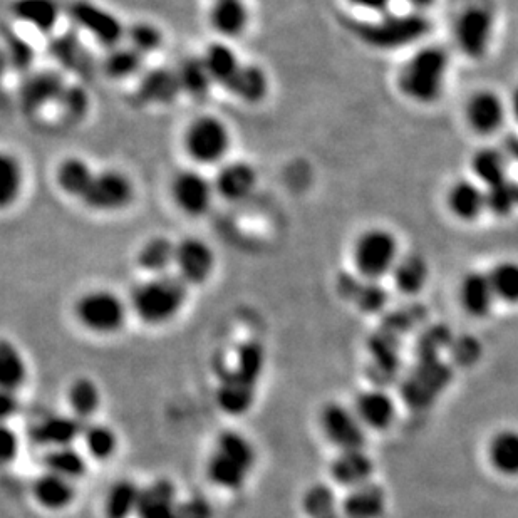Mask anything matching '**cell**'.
<instances>
[{
  "label": "cell",
  "mask_w": 518,
  "mask_h": 518,
  "mask_svg": "<svg viewBox=\"0 0 518 518\" xmlns=\"http://www.w3.org/2000/svg\"><path fill=\"white\" fill-rule=\"evenodd\" d=\"M178 275L188 285L203 284L212 275L215 267V255L207 242L197 237H187L177 244V259H175Z\"/></svg>",
  "instance_id": "5bb4252c"
},
{
  "label": "cell",
  "mask_w": 518,
  "mask_h": 518,
  "mask_svg": "<svg viewBox=\"0 0 518 518\" xmlns=\"http://www.w3.org/2000/svg\"><path fill=\"white\" fill-rule=\"evenodd\" d=\"M178 81L182 93L190 94L193 98L207 96L212 88L213 79L208 73L203 57H187L177 68Z\"/></svg>",
  "instance_id": "d590c367"
},
{
  "label": "cell",
  "mask_w": 518,
  "mask_h": 518,
  "mask_svg": "<svg viewBox=\"0 0 518 518\" xmlns=\"http://www.w3.org/2000/svg\"><path fill=\"white\" fill-rule=\"evenodd\" d=\"M394 284L405 294H416L425 287L428 265L421 255H406L398 260L393 269Z\"/></svg>",
  "instance_id": "e575fe53"
},
{
  "label": "cell",
  "mask_w": 518,
  "mask_h": 518,
  "mask_svg": "<svg viewBox=\"0 0 518 518\" xmlns=\"http://www.w3.org/2000/svg\"><path fill=\"white\" fill-rule=\"evenodd\" d=\"M356 415L366 428L386 430L394 420V403L388 394L371 389L359 394L356 399Z\"/></svg>",
  "instance_id": "7402d4cb"
},
{
  "label": "cell",
  "mask_w": 518,
  "mask_h": 518,
  "mask_svg": "<svg viewBox=\"0 0 518 518\" xmlns=\"http://www.w3.org/2000/svg\"><path fill=\"white\" fill-rule=\"evenodd\" d=\"M492 36L493 17L483 7H470L456 21V42L472 59H480L487 54Z\"/></svg>",
  "instance_id": "4fadbf2b"
},
{
  "label": "cell",
  "mask_w": 518,
  "mask_h": 518,
  "mask_svg": "<svg viewBox=\"0 0 518 518\" xmlns=\"http://www.w3.org/2000/svg\"><path fill=\"white\" fill-rule=\"evenodd\" d=\"M225 89L245 103H259L269 91V81L259 66L242 63L234 79L225 86Z\"/></svg>",
  "instance_id": "83f0119b"
},
{
  "label": "cell",
  "mask_w": 518,
  "mask_h": 518,
  "mask_svg": "<svg viewBox=\"0 0 518 518\" xmlns=\"http://www.w3.org/2000/svg\"><path fill=\"white\" fill-rule=\"evenodd\" d=\"M448 56L440 47H425L416 52L399 73V88L418 103H435L445 89Z\"/></svg>",
  "instance_id": "3957f363"
},
{
  "label": "cell",
  "mask_w": 518,
  "mask_h": 518,
  "mask_svg": "<svg viewBox=\"0 0 518 518\" xmlns=\"http://www.w3.org/2000/svg\"><path fill=\"white\" fill-rule=\"evenodd\" d=\"M349 2H351L353 6L359 7V9H364V11L383 14V12L388 11L393 0H349Z\"/></svg>",
  "instance_id": "db71d44e"
},
{
  "label": "cell",
  "mask_w": 518,
  "mask_h": 518,
  "mask_svg": "<svg viewBox=\"0 0 518 518\" xmlns=\"http://www.w3.org/2000/svg\"><path fill=\"white\" fill-rule=\"evenodd\" d=\"M507 151L508 155L513 156L515 161H518V140L517 138H510L507 141Z\"/></svg>",
  "instance_id": "9f6ffc18"
},
{
  "label": "cell",
  "mask_w": 518,
  "mask_h": 518,
  "mask_svg": "<svg viewBox=\"0 0 518 518\" xmlns=\"http://www.w3.org/2000/svg\"><path fill=\"white\" fill-rule=\"evenodd\" d=\"M488 460L505 477H518V431L503 430L488 445Z\"/></svg>",
  "instance_id": "f1b7e54d"
},
{
  "label": "cell",
  "mask_w": 518,
  "mask_h": 518,
  "mask_svg": "<svg viewBox=\"0 0 518 518\" xmlns=\"http://www.w3.org/2000/svg\"><path fill=\"white\" fill-rule=\"evenodd\" d=\"M141 488L136 487L130 480H120L109 488L104 502L106 518H128L131 513L138 512Z\"/></svg>",
  "instance_id": "836d02e7"
},
{
  "label": "cell",
  "mask_w": 518,
  "mask_h": 518,
  "mask_svg": "<svg viewBox=\"0 0 518 518\" xmlns=\"http://www.w3.org/2000/svg\"><path fill=\"white\" fill-rule=\"evenodd\" d=\"M126 39H128V46L146 56V54L155 52L161 46L163 36L153 24L138 22L126 31Z\"/></svg>",
  "instance_id": "7dc6e473"
},
{
  "label": "cell",
  "mask_w": 518,
  "mask_h": 518,
  "mask_svg": "<svg viewBox=\"0 0 518 518\" xmlns=\"http://www.w3.org/2000/svg\"><path fill=\"white\" fill-rule=\"evenodd\" d=\"M202 57L208 73L212 76L213 83L220 84L223 88L234 79L242 66L234 49L222 42H215L212 46H208Z\"/></svg>",
  "instance_id": "d6a6232c"
},
{
  "label": "cell",
  "mask_w": 518,
  "mask_h": 518,
  "mask_svg": "<svg viewBox=\"0 0 518 518\" xmlns=\"http://www.w3.org/2000/svg\"><path fill=\"white\" fill-rule=\"evenodd\" d=\"M467 120L480 135H492L505 121V104L497 94L483 91L472 96L467 104Z\"/></svg>",
  "instance_id": "e0dca14e"
},
{
  "label": "cell",
  "mask_w": 518,
  "mask_h": 518,
  "mask_svg": "<svg viewBox=\"0 0 518 518\" xmlns=\"http://www.w3.org/2000/svg\"><path fill=\"white\" fill-rule=\"evenodd\" d=\"M488 208L495 212V215H508L513 207L518 205V185L517 183L507 182L487 188Z\"/></svg>",
  "instance_id": "c3c4849f"
},
{
  "label": "cell",
  "mask_w": 518,
  "mask_h": 518,
  "mask_svg": "<svg viewBox=\"0 0 518 518\" xmlns=\"http://www.w3.org/2000/svg\"><path fill=\"white\" fill-rule=\"evenodd\" d=\"M488 277L497 299L508 304H518V264L500 262L493 267Z\"/></svg>",
  "instance_id": "b9f144b4"
},
{
  "label": "cell",
  "mask_w": 518,
  "mask_h": 518,
  "mask_svg": "<svg viewBox=\"0 0 518 518\" xmlns=\"http://www.w3.org/2000/svg\"><path fill=\"white\" fill-rule=\"evenodd\" d=\"M448 205L451 212L462 220H477L483 210L488 208L487 192L473 182H458L448 193Z\"/></svg>",
  "instance_id": "4316f807"
},
{
  "label": "cell",
  "mask_w": 518,
  "mask_h": 518,
  "mask_svg": "<svg viewBox=\"0 0 518 518\" xmlns=\"http://www.w3.org/2000/svg\"><path fill=\"white\" fill-rule=\"evenodd\" d=\"M17 398L16 394L12 393V391H2V403H0V411H2V415L4 418H9V416L14 415L17 410Z\"/></svg>",
  "instance_id": "11a10c76"
},
{
  "label": "cell",
  "mask_w": 518,
  "mask_h": 518,
  "mask_svg": "<svg viewBox=\"0 0 518 518\" xmlns=\"http://www.w3.org/2000/svg\"><path fill=\"white\" fill-rule=\"evenodd\" d=\"M143 54L131 46H116L109 49L104 57L103 69L111 79H126L140 73Z\"/></svg>",
  "instance_id": "8d00e7d4"
},
{
  "label": "cell",
  "mask_w": 518,
  "mask_h": 518,
  "mask_svg": "<svg viewBox=\"0 0 518 518\" xmlns=\"http://www.w3.org/2000/svg\"><path fill=\"white\" fill-rule=\"evenodd\" d=\"M76 317L86 329L99 334H111L125 326L126 306L113 292L93 291L76 302Z\"/></svg>",
  "instance_id": "ba28073f"
},
{
  "label": "cell",
  "mask_w": 518,
  "mask_h": 518,
  "mask_svg": "<svg viewBox=\"0 0 518 518\" xmlns=\"http://www.w3.org/2000/svg\"><path fill=\"white\" fill-rule=\"evenodd\" d=\"M257 185V173L249 163L232 161L223 165L215 177V192L227 202H242L249 198Z\"/></svg>",
  "instance_id": "9a60e30c"
},
{
  "label": "cell",
  "mask_w": 518,
  "mask_h": 518,
  "mask_svg": "<svg viewBox=\"0 0 518 518\" xmlns=\"http://www.w3.org/2000/svg\"><path fill=\"white\" fill-rule=\"evenodd\" d=\"M182 93L180 81H178L177 69L158 68L151 69L141 79L140 96L146 103L170 104Z\"/></svg>",
  "instance_id": "484cf974"
},
{
  "label": "cell",
  "mask_w": 518,
  "mask_h": 518,
  "mask_svg": "<svg viewBox=\"0 0 518 518\" xmlns=\"http://www.w3.org/2000/svg\"><path fill=\"white\" fill-rule=\"evenodd\" d=\"M264 368V349L257 341L242 344L234 369L222 374L218 388V405L230 415H242L255 398V388Z\"/></svg>",
  "instance_id": "6da1fadb"
},
{
  "label": "cell",
  "mask_w": 518,
  "mask_h": 518,
  "mask_svg": "<svg viewBox=\"0 0 518 518\" xmlns=\"http://www.w3.org/2000/svg\"><path fill=\"white\" fill-rule=\"evenodd\" d=\"M473 171L487 188L507 182V158L493 148H483L473 156Z\"/></svg>",
  "instance_id": "74e56055"
},
{
  "label": "cell",
  "mask_w": 518,
  "mask_h": 518,
  "mask_svg": "<svg viewBox=\"0 0 518 518\" xmlns=\"http://www.w3.org/2000/svg\"><path fill=\"white\" fill-rule=\"evenodd\" d=\"M210 24L222 36H240L249 24L244 0H215L210 9Z\"/></svg>",
  "instance_id": "d4e9b609"
},
{
  "label": "cell",
  "mask_w": 518,
  "mask_h": 518,
  "mask_svg": "<svg viewBox=\"0 0 518 518\" xmlns=\"http://www.w3.org/2000/svg\"><path fill=\"white\" fill-rule=\"evenodd\" d=\"M178 503L177 488L170 480H156L141 490L138 518H175Z\"/></svg>",
  "instance_id": "ac0fdd59"
},
{
  "label": "cell",
  "mask_w": 518,
  "mask_h": 518,
  "mask_svg": "<svg viewBox=\"0 0 518 518\" xmlns=\"http://www.w3.org/2000/svg\"><path fill=\"white\" fill-rule=\"evenodd\" d=\"M411 6L416 7V9H425V7H430L435 0H405Z\"/></svg>",
  "instance_id": "6f0895ef"
},
{
  "label": "cell",
  "mask_w": 518,
  "mask_h": 518,
  "mask_svg": "<svg viewBox=\"0 0 518 518\" xmlns=\"http://www.w3.org/2000/svg\"><path fill=\"white\" fill-rule=\"evenodd\" d=\"M497 296L493 292L492 282L488 274L470 272L460 284V302L463 309L473 317L487 316L492 311Z\"/></svg>",
  "instance_id": "44dd1931"
},
{
  "label": "cell",
  "mask_w": 518,
  "mask_h": 518,
  "mask_svg": "<svg viewBox=\"0 0 518 518\" xmlns=\"http://www.w3.org/2000/svg\"><path fill=\"white\" fill-rule=\"evenodd\" d=\"M254 463L252 443L237 431H225L218 436L217 445L208 460V478L217 487L237 490L244 485Z\"/></svg>",
  "instance_id": "277c9868"
},
{
  "label": "cell",
  "mask_w": 518,
  "mask_h": 518,
  "mask_svg": "<svg viewBox=\"0 0 518 518\" xmlns=\"http://www.w3.org/2000/svg\"><path fill=\"white\" fill-rule=\"evenodd\" d=\"M69 17L74 24L91 34L101 46H120L123 37H126L125 27L118 21V17L101 7L94 6L88 0H76L69 7Z\"/></svg>",
  "instance_id": "30bf717a"
},
{
  "label": "cell",
  "mask_w": 518,
  "mask_h": 518,
  "mask_svg": "<svg viewBox=\"0 0 518 518\" xmlns=\"http://www.w3.org/2000/svg\"><path fill=\"white\" fill-rule=\"evenodd\" d=\"M59 103H63L64 111L68 114L79 116L88 108V98L84 94L83 89L68 88L64 89L63 96L59 98Z\"/></svg>",
  "instance_id": "f907efd6"
},
{
  "label": "cell",
  "mask_w": 518,
  "mask_h": 518,
  "mask_svg": "<svg viewBox=\"0 0 518 518\" xmlns=\"http://www.w3.org/2000/svg\"><path fill=\"white\" fill-rule=\"evenodd\" d=\"M32 492L37 502L49 510H63L71 505L76 497L73 480L52 472H46L41 477H37Z\"/></svg>",
  "instance_id": "cb8c5ba5"
},
{
  "label": "cell",
  "mask_w": 518,
  "mask_h": 518,
  "mask_svg": "<svg viewBox=\"0 0 518 518\" xmlns=\"http://www.w3.org/2000/svg\"><path fill=\"white\" fill-rule=\"evenodd\" d=\"M12 14L39 32H49L59 19V6L56 0H16Z\"/></svg>",
  "instance_id": "f546056e"
},
{
  "label": "cell",
  "mask_w": 518,
  "mask_h": 518,
  "mask_svg": "<svg viewBox=\"0 0 518 518\" xmlns=\"http://www.w3.org/2000/svg\"><path fill=\"white\" fill-rule=\"evenodd\" d=\"M373 472V462H371V458L363 450L341 451L332 460V478L342 487H361V485L371 480Z\"/></svg>",
  "instance_id": "d6986e66"
},
{
  "label": "cell",
  "mask_w": 518,
  "mask_h": 518,
  "mask_svg": "<svg viewBox=\"0 0 518 518\" xmlns=\"http://www.w3.org/2000/svg\"><path fill=\"white\" fill-rule=\"evenodd\" d=\"M398 242L383 228H371L359 235L354 245V262L366 279H381L398 264Z\"/></svg>",
  "instance_id": "52a82bcc"
},
{
  "label": "cell",
  "mask_w": 518,
  "mask_h": 518,
  "mask_svg": "<svg viewBox=\"0 0 518 518\" xmlns=\"http://www.w3.org/2000/svg\"><path fill=\"white\" fill-rule=\"evenodd\" d=\"M99 401H101V396H99L96 384L91 379L81 378L71 384L69 405L79 420H86L89 416L94 415L98 411Z\"/></svg>",
  "instance_id": "60d3db41"
},
{
  "label": "cell",
  "mask_w": 518,
  "mask_h": 518,
  "mask_svg": "<svg viewBox=\"0 0 518 518\" xmlns=\"http://www.w3.org/2000/svg\"><path fill=\"white\" fill-rule=\"evenodd\" d=\"M177 259V244H173L166 237H153L146 240L145 245L138 252V264L141 269L153 275L168 274L170 267Z\"/></svg>",
  "instance_id": "4dcf8cb0"
},
{
  "label": "cell",
  "mask_w": 518,
  "mask_h": 518,
  "mask_svg": "<svg viewBox=\"0 0 518 518\" xmlns=\"http://www.w3.org/2000/svg\"><path fill=\"white\" fill-rule=\"evenodd\" d=\"M84 445L89 455L96 460H108L118 446L114 431L104 425H89L84 428Z\"/></svg>",
  "instance_id": "ee69618b"
},
{
  "label": "cell",
  "mask_w": 518,
  "mask_h": 518,
  "mask_svg": "<svg viewBox=\"0 0 518 518\" xmlns=\"http://www.w3.org/2000/svg\"><path fill=\"white\" fill-rule=\"evenodd\" d=\"M22 188V168L19 161L11 155L2 156L0 160V203L7 207L16 202Z\"/></svg>",
  "instance_id": "7bdbcfd3"
},
{
  "label": "cell",
  "mask_w": 518,
  "mask_h": 518,
  "mask_svg": "<svg viewBox=\"0 0 518 518\" xmlns=\"http://www.w3.org/2000/svg\"><path fill=\"white\" fill-rule=\"evenodd\" d=\"M17 450H19V441L11 428L4 426L2 428V458L4 462L9 463L16 460Z\"/></svg>",
  "instance_id": "f5cc1de1"
},
{
  "label": "cell",
  "mask_w": 518,
  "mask_h": 518,
  "mask_svg": "<svg viewBox=\"0 0 518 518\" xmlns=\"http://www.w3.org/2000/svg\"><path fill=\"white\" fill-rule=\"evenodd\" d=\"M64 86L63 79L56 73H37L31 78H27L26 83L22 84L21 101L22 106L27 111H36V109L46 106L52 101H59L63 96Z\"/></svg>",
  "instance_id": "603a6c76"
},
{
  "label": "cell",
  "mask_w": 518,
  "mask_h": 518,
  "mask_svg": "<svg viewBox=\"0 0 518 518\" xmlns=\"http://www.w3.org/2000/svg\"><path fill=\"white\" fill-rule=\"evenodd\" d=\"M44 463H46L47 472L56 473L69 480L83 477L88 468L84 456L73 446L54 448L47 453Z\"/></svg>",
  "instance_id": "f35d334b"
},
{
  "label": "cell",
  "mask_w": 518,
  "mask_h": 518,
  "mask_svg": "<svg viewBox=\"0 0 518 518\" xmlns=\"http://www.w3.org/2000/svg\"><path fill=\"white\" fill-rule=\"evenodd\" d=\"M175 518H213L212 505L207 498L200 495L183 500L178 503L177 517Z\"/></svg>",
  "instance_id": "681fc988"
},
{
  "label": "cell",
  "mask_w": 518,
  "mask_h": 518,
  "mask_svg": "<svg viewBox=\"0 0 518 518\" xmlns=\"http://www.w3.org/2000/svg\"><path fill=\"white\" fill-rule=\"evenodd\" d=\"M321 426L327 440L332 445L346 450H363L364 441H366V426L361 423L356 411H351L346 406L327 405L322 410Z\"/></svg>",
  "instance_id": "8fae6325"
},
{
  "label": "cell",
  "mask_w": 518,
  "mask_h": 518,
  "mask_svg": "<svg viewBox=\"0 0 518 518\" xmlns=\"http://www.w3.org/2000/svg\"><path fill=\"white\" fill-rule=\"evenodd\" d=\"M24 379H26V366H24L21 354L17 353V349L9 342H2L0 344V386H2V391L16 393L24 383Z\"/></svg>",
  "instance_id": "ab89813d"
},
{
  "label": "cell",
  "mask_w": 518,
  "mask_h": 518,
  "mask_svg": "<svg viewBox=\"0 0 518 518\" xmlns=\"http://www.w3.org/2000/svg\"><path fill=\"white\" fill-rule=\"evenodd\" d=\"M513 113H515L518 120V89L515 91V94H513Z\"/></svg>",
  "instance_id": "680465c9"
},
{
  "label": "cell",
  "mask_w": 518,
  "mask_h": 518,
  "mask_svg": "<svg viewBox=\"0 0 518 518\" xmlns=\"http://www.w3.org/2000/svg\"><path fill=\"white\" fill-rule=\"evenodd\" d=\"M304 512L311 518H327L337 513L336 495L327 485H314L302 500Z\"/></svg>",
  "instance_id": "f6af8a7d"
},
{
  "label": "cell",
  "mask_w": 518,
  "mask_h": 518,
  "mask_svg": "<svg viewBox=\"0 0 518 518\" xmlns=\"http://www.w3.org/2000/svg\"><path fill=\"white\" fill-rule=\"evenodd\" d=\"M430 31V22L420 14L384 16L376 22L359 27L361 41L378 49H396L418 41Z\"/></svg>",
  "instance_id": "5b68a950"
},
{
  "label": "cell",
  "mask_w": 518,
  "mask_h": 518,
  "mask_svg": "<svg viewBox=\"0 0 518 518\" xmlns=\"http://www.w3.org/2000/svg\"><path fill=\"white\" fill-rule=\"evenodd\" d=\"M327 518H344V517H342V515H339V513H334V515H331V517H327Z\"/></svg>",
  "instance_id": "91938a15"
},
{
  "label": "cell",
  "mask_w": 518,
  "mask_h": 518,
  "mask_svg": "<svg viewBox=\"0 0 518 518\" xmlns=\"http://www.w3.org/2000/svg\"><path fill=\"white\" fill-rule=\"evenodd\" d=\"M96 173L91 170V166L83 158H66L59 165L56 173L57 185L64 193L71 197H78L83 200L93 183Z\"/></svg>",
  "instance_id": "1f68e13d"
},
{
  "label": "cell",
  "mask_w": 518,
  "mask_h": 518,
  "mask_svg": "<svg viewBox=\"0 0 518 518\" xmlns=\"http://www.w3.org/2000/svg\"><path fill=\"white\" fill-rule=\"evenodd\" d=\"M187 282L180 275H155L131 294V307L146 324H165L187 301Z\"/></svg>",
  "instance_id": "7a4b0ae2"
},
{
  "label": "cell",
  "mask_w": 518,
  "mask_h": 518,
  "mask_svg": "<svg viewBox=\"0 0 518 518\" xmlns=\"http://www.w3.org/2000/svg\"><path fill=\"white\" fill-rule=\"evenodd\" d=\"M133 193V183L125 173L106 170L96 173L83 202L96 212H118L130 205Z\"/></svg>",
  "instance_id": "9c48e42d"
},
{
  "label": "cell",
  "mask_w": 518,
  "mask_h": 518,
  "mask_svg": "<svg viewBox=\"0 0 518 518\" xmlns=\"http://www.w3.org/2000/svg\"><path fill=\"white\" fill-rule=\"evenodd\" d=\"M171 198L188 217H202L212 205L215 187L195 170L178 171L170 185Z\"/></svg>",
  "instance_id": "7c38bea8"
},
{
  "label": "cell",
  "mask_w": 518,
  "mask_h": 518,
  "mask_svg": "<svg viewBox=\"0 0 518 518\" xmlns=\"http://www.w3.org/2000/svg\"><path fill=\"white\" fill-rule=\"evenodd\" d=\"M341 510L344 518H381L386 510V495L376 483H364L351 488Z\"/></svg>",
  "instance_id": "ffe728a7"
},
{
  "label": "cell",
  "mask_w": 518,
  "mask_h": 518,
  "mask_svg": "<svg viewBox=\"0 0 518 518\" xmlns=\"http://www.w3.org/2000/svg\"><path fill=\"white\" fill-rule=\"evenodd\" d=\"M83 433V420L63 415L47 416L32 426L31 430L34 443L51 446L52 450L73 445Z\"/></svg>",
  "instance_id": "2e32d148"
},
{
  "label": "cell",
  "mask_w": 518,
  "mask_h": 518,
  "mask_svg": "<svg viewBox=\"0 0 518 518\" xmlns=\"http://www.w3.org/2000/svg\"><path fill=\"white\" fill-rule=\"evenodd\" d=\"M183 146L187 155L200 165H215L230 148V131L215 116H198L188 125Z\"/></svg>",
  "instance_id": "8992f818"
},
{
  "label": "cell",
  "mask_w": 518,
  "mask_h": 518,
  "mask_svg": "<svg viewBox=\"0 0 518 518\" xmlns=\"http://www.w3.org/2000/svg\"><path fill=\"white\" fill-rule=\"evenodd\" d=\"M342 292L349 294L351 299L358 302L359 307L364 311H379L384 304V291L378 285H359L353 279H344L341 282Z\"/></svg>",
  "instance_id": "bcb514c9"
},
{
  "label": "cell",
  "mask_w": 518,
  "mask_h": 518,
  "mask_svg": "<svg viewBox=\"0 0 518 518\" xmlns=\"http://www.w3.org/2000/svg\"><path fill=\"white\" fill-rule=\"evenodd\" d=\"M9 54L12 56V64L14 68L24 69L29 68V64L32 61V49L29 44H24L21 41H11V47H9Z\"/></svg>",
  "instance_id": "816d5d0a"
}]
</instances>
